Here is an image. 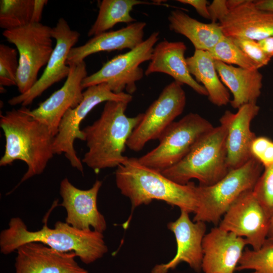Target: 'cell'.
<instances>
[{"mask_svg":"<svg viewBox=\"0 0 273 273\" xmlns=\"http://www.w3.org/2000/svg\"><path fill=\"white\" fill-rule=\"evenodd\" d=\"M271 142V140L267 137L256 136L252 142L250 147V153L252 157L259 161Z\"/></svg>","mask_w":273,"mask_h":273,"instance_id":"836d02e7","label":"cell"},{"mask_svg":"<svg viewBox=\"0 0 273 273\" xmlns=\"http://www.w3.org/2000/svg\"><path fill=\"white\" fill-rule=\"evenodd\" d=\"M183 85L173 81L163 89L149 106L128 139L126 146L139 151L151 140L159 139L175 119L183 112L186 95Z\"/></svg>","mask_w":273,"mask_h":273,"instance_id":"8fae6325","label":"cell"},{"mask_svg":"<svg viewBox=\"0 0 273 273\" xmlns=\"http://www.w3.org/2000/svg\"><path fill=\"white\" fill-rule=\"evenodd\" d=\"M267 239L273 241V217L270 221L269 228L267 235Z\"/></svg>","mask_w":273,"mask_h":273,"instance_id":"ab89813d","label":"cell"},{"mask_svg":"<svg viewBox=\"0 0 273 273\" xmlns=\"http://www.w3.org/2000/svg\"><path fill=\"white\" fill-rule=\"evenodd\" d=\"M264 53L271 59L273 57V35L258 41Z\"/></svg>","mask_w":273,"mask_h":273,"instance_id":"74e56055","label":"cell"},{"mask_svg":"<svg viewBox=\"0 0 273 273\" xmlns=\"http://www.w3.org/2000/svg\"><path fill=\"white\" fill-rule=\"evenodd\" d=\"M226 129L220 124L202 135L179 162L161 172L181 185L192 179L200 186H210L230 171L227 165Z\"/></svg>","mask_w":273,"mask_h":273,"instance_id":"5b68a950","label":"cell"},{"mask_svg":"<svg viewBox=\"0 0 273 273\" xmlns=\"http://www.w3.org/2000/svg\"><path fill=\"white\" fill-rule=\"evenodd\" d=\"M31 242L42 243L62 252H74L86 264L102 258L108 252L102 233L79 230L61 221H57L53 229L46 223L41 229L31 231L19 217L12 218L8 228L1 232L0 251L8 255Z\"/></svg>","mask_w":273,"mask_h":273,"instance_id":"7a4b0ae2","label":"cell"},{"mask_svg":"<svg viewBox=\"0 0 273 273\" xmlns=\"http://www.w3.org/2000/svg\"><path fill=\"white\" fill-rule=\"evenodd\" d=\"M168 229L174 234L176 243V252L166 263L156 265L151 273H167L181 262L187 263L194 270H202L203 257L202 242L206 231V223L194 221L189 213L180 210L178 218L169 222Z\"/></svg>","mask_w":273,"mask_h":273,"instance_id":"2e32d148","label":"cell"},{"mask_svg":"<svg viewBox=\"0 0 273 273\" xmlns=\"http://www.w3.org/2000/svg\"><path fill=\"white\" fill-rule=\"evenodd\" d=\"M187 49L183 41H169L164 39L157 43L145 75L148 76L154 73L166 74L172 77L174 81L189 86L198 94L208 96L204 87L189 72L185 57Z\"/></svg>","mask_w":273,"mask_h":273,"instance_id":"44dd1931","label":"cell"},{"mask_svg":"<svg viewBox=\"0 0 273 273\" xmlns=\"http://www.w3.org/2000/svg\"><path fill=\"white\" fill-rule=\"evenodd\" d=\"M3 35L14 44L19 54L17 86L20 94L28 91L38 80L53 51L52 28L31 22L23 27L4 30Z\"/></svg>","mask_w":273,"mask_h":273,"instance_id":"52a82bcc","label":"cell"},{"mask_svg":"<svg viewBox=\"0 0 273 273\" xmlns=\"http://www.w3.org/2000/svg\"><path fill=\"white\" fill-rule=\"evenodd\" d=\"M218 23L223 35L259 41L273 35V13L257 8L251 0H244Z\"/></svg>","mask_w":273,"mask_h":273,"instance_id":"ffe728a7","label":"cell"},{"mask_svg":"<svg viewBox=\"0 0 273 273\" xmlns=\"http://www.w3.org/2000/svg\"><path fill=\"white\" fill-rule=\"evenodd\" d=\"M15 273H88L75 260L74 252H62L31 242L17 249Z\"/></svg>","mask_w":273,"mask_h":273,"instance_id":"ac0fdd59","label":"cell"},{"mask_svg":"<svg viewBox=\"0 0 273 273\" xmlns=\"http://www.w3.org/2000/svg\"><path fill=\"white\" fill-rule=\"evenodd\" d=\"M253 273H254V272H253Z\"/></svg>","mask_w":273,"mask_h":273,"instance_id":"60d3db41","label":"cell"},{"mask_svg":"<svg viewBox=\"0 0 273 273\" xmlns=\"http://www.w3.org/2000/svg\"><path fill=\"white\" fill-rule=\"evenodd\" d=\"M252 270L254 273H273V241L267 238L258 250L245 248L236 270Z\"/></svg>","mask_w":273,"mask_h":273,"instance_id":"83f0119b","label":"cell"},{"mask_svg":"<svg viewBox=\"0 0 273 273\" xmlns=\"http://www.w3.org/2000/svg\"><path fill=\"white\" fill-rule=\"evenodd\" d=\"M115 181L121 193L129 198L132 210L153 200L163 201L189 213H194L198 208L197 186L194 183H176L142 164L138 158L127 157L117 167Z\"/></svg>","mask_w":273,"mask_h":273,"instance_id":"3957f363","label":"cell"},{"mask_svg":"<svg viewBox=\"0 0 273 273\" xmlns=\"http://www.w3.org/2000/svg\"><path fill=\"white\" fill-rule=\"evenodd\" d=\"M189 72L206 89L209 101L221 107L230 103L229 90L218 77L215 60L208 51L195 50L192 56L186 58Z\"/></svg>","mask_w":273,"mask_h":273,"instance_id":"d4e9b609","label":"cell"},{"mask_svg":"<svg viewBox=\"0 0 273 273\" xmlns=\"http://www.w3.org/2000/svg\"><path fill=\"white\" fill-rule=\"evenodd\" d=\"M208 52L215 60L229 65L234 64L249 70L260 68L230 38L225 36Z\"/></svg>","mask_w":273,"mask_h":273,"instance_id":"f1b7e54d","label":"cell"},{"mask_svg":"<svg viewBox=\"0 0 273 273\" xmlns=\"http://www.w3.org/2000/svg\"><path fill=\"white\" fill-rule=\"evenodd\" d=\"M262 167L261 163L252 157L243 165L230 170L214 185L197 186L199 203L193 220L217 225L241 195L253 190Z\"/></svg>","mask_w":273,"mask_h":273,"instance_id":"8992f818","label":"cell"},{"mask_svg":"<svg viewBox=\"0 0 273 273\" xmlns=\"http://www.w3.org/2000/svg\"><path fill=\"white\" fill-rule=\"evenodd\" d=\"M177 2L189 5L195 8L197 12L205 19L210 20L208 11V2L206 0H178Z\"/></svg>","mask_w":273,"mask_h":273,"instance_id":"e575fe53","label":"cell"},{"mask_svg":"<svg viewBox=\"0 0 273 273\" xmlns=\"http://www.w3.org/2000/svg\"><path fill=\"white\" fill-rule=\"evenodd\" d=\"M154 4L157 3L140 0H103L100 4L96 20L87 33L88 36H94L108 31L119 23L131 24L136 20L130 15L135 6Z\"/></svg>","mask_w":273,"mask_h":273,"instance_id":"484cf974","label":"cell"},{"mask_svg":"<svg viewBox=\"0 0 273 273\" xmlns=\"http://www.w3.org/2000/svg\"><path fill=\"white\" fill-rule=\"evenodd\" d=\"M246 240L218 226L205 234L202 242L204 273H234L244 248Z\"/></svg>","mask_w":273,"mask_h":273,"instance_id":"d6986e66","label":"cell"},{"mask_svg":"<svg viewBox=\"0 0 273 273\" xmlns=\"http://www.w3.org/2000/svg\"><path fill=\"white\" fill-rule=\"evenodd\" d=\"M259 162L264 168L273 165V142L272 141L261 156Z\"/></svg>","mask_w":273,"mask_h":273,"instance_id":"8d00e7d4","label":"cell"},{"mask_svg":"<svg viewBox=\"0 0 273 273\" xmlns=\"http://www.w3.org/2000/svg\"><path fill=\"white\" fill-rule=\"evenodd\" d=\"M213 127L199 114L190 113L174 121L158 139V146L138 158L139 161L162 172L183 159L197 141Z\"/></svg>","mask_w":273,"mask_h":273,"instance_id":"ba28073f","label":"cell"},{"mask_svg":"<svg viewBox=\"0 0 273 273\" xmlns=\"http://www.w3.org/2000/svg\"><path fill=\"white\" fill-rule=\"evenodd\" d=\"M145 22H135L121 29L93 36L84 44L73 47L68 55V65L84 61L85 58L100 52L131 50L143 41Z\"/></svg>","mask_w":273,"mask_h":273,"instance_id":"7402d4cb","label":"cell"},{"mask_svg":"<svg viewBox=\"0 0 273 273\" xmlns=\"http://www.w3.org/2000/svg\"><path fill=\"white\" fill-rule=\"evenodd\" d=\"M270 219L254 197L252 190L243 193L223 216L218 226L244 238L258 250L267 238Z\"/></svg>","mask_w":273,"mask_h":273,"instance_id":"4fadbf2b","label":"cell"},{"mask_svg":"<svg viewBox=\"0 0 273 273\" xmlns=\"http://www.w3.org/2000/svg\"><path fill=\"white\" fill-rule=\"evenodd\" d=\"M28 109L24 106L13 109L1 115L0 118L6 141L0 166L21 160L28 167L18 185L41 174L55 154V136L45 124L28 114Z\"/></svg>","mask_w":273,"mask_h":273,"instance_id":"6da1fadb","label":"cell"},{"mask_svg":"<svg viewBox=\"0 0 273 273\" xmlns=\"http://www.w3.org/2000/svg\"><path fill=\"white\" fill-rule=\"evenodd\" d=\"M47 0H34L31 22L40 23L44 6Z\"/></svg>","mask_w":273,"mask_h":273,"instance_id":"d590c367","label":"cell"},{"mask_svg":"<svg viewBox=\"0 0 273 273\" xmlns=\"http://www.w3.org/2000/svg\"><path fill=\"white\" fill-rule=\"evenodd\" d=\"M211 22H219L229 11L226 0H214L208 6Z\"/></svg>","mask_w":273,"mask_h":273,"instance_id":"d6a6232c","label":"cell"},{"mask_svg":"<svg viewBox=\"0 0 273 273\" xmlns=\"http://www.w3.org/2000/svg\"><path fill=\"white\" fill-rule=\"evenodd\" d=\"M128 104L105 102L100 117L82 130L88 151L81 161L96 172L117 167L127 157L123 155L127 142L144 115L127 116L125 112Z\"/></svg>","mask_w":273,"mask_h":273,"instance_id":"277c9868","label":"cell"},{"mask_svg":"<svg viewBox=\"0 0 273 273\" xmlns=\"http://www.w3.org/2000/svg\"><path fill=\"white\" fill-rule=\"evenodd\" d=\"M102 182L97 180L92 187L81 190L66 177L60 183L61 205L67 212L65 222L81 231L93 230L103 233L107 228L104 216L97 207V197Z\"/></svg>","mask_w":273,"mask_h":273,"instance_id":"9a60e30c","label":"cell"},{"mask_svg":"<svg viewBox=\"0 0 273 273\" xmlns=\"http://www.w3.org/2000/svg\"><path fill=\"white\" fill-rule=\"evenodd\" d=\"M159 35V32H154L136 48L106 62L98 71L83 79V88L104 83L114 93H134L136 82L145 74L140 65L151 60Z\"/></svg>","mask_w":273,"mask_h":273,"instance_id":"30bf717a","label":"cell"},{"mask_svg":"<svg viewBox=\"0 0 273 273\" xmlns=\"http://www.w3.org/2000/svg\"><path fill=\"white\" fill-rule=\"evenodd\" d=\"M215 66L221 81L233 95L230 103L233 108L256 102L262 87L263 75L259 69L235 67L217 60Z\"/></svg>","mask_w":273,"mask_h":273,"instance_id":"603a6c76","label":"cell"},{"mask_svg":"<svg viewBox=\"0 0 273 273\" xmlns=\"http://www.w3.org/2000/svg\"><path fill=\"white\" fill-rule=\"evenodd\" d=\"M168 20L169 29L186 37L196 50L209 51L224 37L218 23L200 22L181 10L171 11Z\"/></svg>","mask_w":273,"mask_h":273,"instance_id":"cb8c5ba5","label":"cell"},{"mask_svg":"<svg viewBox=\"0 0 273 273\" xmlns=\"http://www.w3.org/2000/svg\"><path fill=\"white\" fill-rule=\"evenodd\" d=\"M68 65L70 72L62 86L37 108L28 110V114L45 124L54 136L57 134L60 122L67 111L77 106L83 98L81 83L87 76L85 62Z\"/></svg>","mask_w":273,"mask_h":273,"instance_id":"5bb4252c","label":"cell"},{"mask_svg":"<svg viewBox=\"0 0 273 273\" xmlns=\"http://www.w3.org/2000/svg\"><path fill=\"white\" fill-rule=\"evenodd\" d=\"M230 38L260 68L267 65L270 61L271 58L264 53L257 41L241 38Z\"/></svg>","mask_w":273,"mask_h":273,"instance_id":"1f68e13d","label":"cell"},{"mask_svg":"<svg viewBox=\"0 0 273 273\" xmlns=\"http://www.w3.org/2000/svg\"><path fill=\"white\" fill-rule=\"evenodd\" d=\"M252 193L271 220L273 217V165L264 168Z\"/></svg>","mask_w":273,"mask_h":273,"instance_id":"4dcf8cb0","label":"cell"},{"mask_svg":"<svg viewBox=\"0 0 273 273\" xmlns=\"http://www.w3.org/2000/svg\"><path fill=\"white\" fill-rule=\"evenodd\" d=\"M80 35L79 32L70 28L64 18H59L56 26L52 28V36L56 40V46L43 72L28 91L10 99L9 104L26 107L54 84L67 78L70 72L67 58Z\"/></svg>","mask_w":273,"mask_h":273,"instance_id":"7c38bea8","label":"cell"},{"mask_svg":"<svg viewBox=\"0 0 273 273\" xmlns=\"http://www.w3.org/2000/svg\"><path fill=\"white\" fill-rule=\"evenodd\" d=\"M83 95L81 103L75 108L68 110L63 116L53 144L55 154L64 153L70 165L82 173V162L74 147L76 139L85 140V134L80 129L81 122L94 108L102 103L113 101L129 103L132 100L131 95L114 93L104 83L86 88Z\"/></svg>","mask_w":273,"mask_h":273,"instance_id":"9c48e42d","label":"cell"},{"mask_svg":"<svg viewBox=\"0 0 273 273\" xmlns=\"http://www.w3.org/2000/svg\"><path fill=\"white\" fill-rule=\"evenodd\" d=\"M256 7L264 11L273 13V0L254 1Z\"/></svg>","mask_w":273,"mask_h":273,"instance_id":"f35d334b","label":"cell"},{"mask_svg":"<svg viewBox=\"0 0 273 273\" xmlns=\"http://www.w3.org/2000/svg\"><path fill=\"white\" fill-rule=\"evenodd\" d=\"M17 50L9 46L0 44L1 86H17L19 58Z\"/></svg>","mask_w":273,"mask_h":273,"instance_id":"f546056e","label":"cell"},{"mask_svg":"<svg viewBox=\"0 0 273 273\" xmlns=\"http://www.w3.org/2000/svg\"><path fill=\"white\" fill-rule=\"evenodd\" d=\"M260 107L255 103L245 104L237 112L226 110L219 119L226 129L227 165L229 170L245 164L252 157L250 147L256 134L251 123L258 115Z\"/></svg>","mask_w":273,"mask_h":273,"instance_id":"e0dca14e","label":"cell"},{"mask_svg":"<svg viewBox=\"0 0 273 273\" xmlns=\"http://www.w3.org/2000/svg\"><path fill=\"white\" fill-rule=\"evenodd\" d=\"M34 0H1L0 27L13 30L31 22Z\"/></svg>","mask_w":273,"mask_h":273,"instance_id":"4316f807","label":"cell"}]
</instances>
